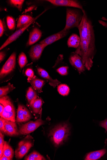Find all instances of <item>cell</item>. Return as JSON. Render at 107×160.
<instances>
[{
	"label": "cell",
	"instance_id": "6da1fadb",
	"mask_svg": "<svg viewBox=\"0 0 107 160\" xmlns=\"http://www.w3.org/2000/svg\"><path fill=\"white\" fill-rule=\"evenodd\" d=\"M82 11L83 15L78 28L80 42L75 52L82 57L86 69L90 70L93 65L96 52L94 32L92 23L85 11Z\"/></svg>",
	"mask_w": 107,
	"mask_h": 160
},
{
	"label": "cell",
	"instance_id": "7a4b0ae2",
	"mask_svg": "<svg viewBox=\"0 0 107 160\" xmlns=\"http://www.w3.org/2000/svg\"><path fill=\"white\" fill-rule=\"evenodd\" d=\"M71 127L67 122L57 124L51 129L48 138L54 146L58 148L67 141L70 135Z\"/></svg>",
	"mask_w": 107,
	"mask_h": 160
},
{
	"label": "cell",
	"instance_id": "3957f363",
	"mask_svg": "<svg viewBox=\"0 0 107 160\" xmlns=\"http://www.w3.org/2000/svg\"><path fill=\"white\" fill-rule=\"evenodd\" d=\"M83 15V11L80 9L67 8L66 10V24L64 30H69L74 28H78Z\"/></svg>",
	"mask_w": 107,
	"mask_h": 160
},
{
	"label": "cell",
	"instance_id": "277c9868",
	"mask_svg": "<svg viewBox=\"0 0 107 160\" xmlns=\"http://www.w3.org/2000/svg\"><path fill=\"white\" fill-rule=\"evenodd\" d=\"M0 103L4 107L3 112L1 117L13 122H16V111L10 98L7 96L1 98Z\"/></svg>",
	"mask_w": 107,
	"mask_h": 160
},
{
	"label": "cell",
	"instance_id": "5b68a950",
	"mask_svg": "<svg viewBox=\"0 0 107 160\" xmlns=\"http://www.w3.org/2000/svg\"><path fill=\"white\" fill-rule=\"evenodd\" d=\"M34 142L33 138L29 135L20 141L15 152L16 158L19 159L22 158L33 147Z\"/></svg>",
	"mask_w": 107,
	"mask_h": 160
},
{
	"label": "cell",
	"instance_id": "8992f818",
	"mask_svg": "<svg viewBox=\"0 0 107 160\" xmlns=\"http://www.w3.org/2000/svg\"><path fill=\"white\" fill-rule=\"evenodd\" d=\"M42 110H41L40 118L35 121H30L26 123L21 125L19 129V132L21 135H27L31 133L40 126L45 124V121H43L41 118Z\"/></svg>",
	"mask_w": 107,
	"mask_h": 160
},
{
	"label": "cell",
	"instance_id": "52a82bcc",
	"mask_svg": "<svg viewBox=\"0 0 107 160\" xmlns=\"http://www.w3.org/2000/svg\"><path fill=\"white\" fill-rule=\"evenodd\" d=\"M16 53L13 52L1 70L0 78L1 79L6 77L14 70L16 67Z\"/></svg>",
	"mask_w": 107,
	"mask_h": 160
},
{
	"label": "cell",
	"instance_id": "ba28073f",
	"mask_svg": "<svg viewBox=\"0 0 107 160\" xmlns=\"http://www.w3.org/2000/svg\"><path fill=\"white\" fill-rule=\"evenodd\" d=\"M48 2L53 5L59 7H70L84 10L80 2L75 0H47Z\"/></svg>",
	"mask_w": 107,
	"mask_h": 160
},
{
	"label": "cell",
	"instance_id": "9c48e42d",
	"mask_svg": "<svg viewBox=\"0 0 107 160\" xmlns=\"http://www.w3.org/2000/svg\"><path fill=\"white\" fill-rule=\"evenodd\" d=\"M103 148L100 150L91 152L85 156L84 160H103L107 158V139L105 141Z\"/></svg>",
	"mask_w": 107,
	"mask_h": 160
},
{
	"label": "cell",
	"instance_id": "30bf717a",
	"mask_svg": "<svg viewBox=\"0 0 107 160\" xmlns=\"http://www.w3.org/2000/svg\"><path fill=\"white\" fill-rule=\"evenodd\" d=\"M69 60L72 66L77 69L80 74L85 70L86 68L83 59L78 54L75 52L72 53Z\"/></svg>",
	"mask_w": 107,
	"mask_h": 160
},
{
	"label": "cell",
	"instance_id": "8fae6325",
	"mask_svg": "<svg viewBox=\"0 0 107 160\" xmlns=\"http://www.w3.org/2000/svg\"><path fill=\"white\" fill-rule=\"evenodd\" d=\"M32 118L31 113L24 106L19 104L17 111L16 122L19 123L29 121Z\"/></svg>",
	"mask_w": 107,
	"mask_h": 160
},
{
	"label": "cell",
	"instance_id": "7c38bea8",
	"mask_svg": "<svg viewBox=\"0 0 107 160\" xmlns=\"http://www.w3.org/2000/svg\"><path fill=\"white\" fill-rule=\"evenodd\" d=\"M69 32V30L65 31L63 29L62 31L42 40L40 42V43L43 44L45 47H46L55 42L64 38L67 35Z\"/></svg>",
	"mask_w": 107,
	"mask_h": 160
},
{
	"label": "cell",
	"instance_id": "4fadbf2b",
	"mask_svg": "<svg viewBox=\"0 0 107 160\" xmlns=\"http://www.w3.org/2000/svg\"><path fill=\"white\" fill-rule=\"evenodd\" d=\"M4 126L6 135L10 137L18 136L20 135L16 122L5 119Z\"/></svg>",
	"mask_w": 107,
	"mask_h": 160
},
{
	"label": "cell",
	"instance_id": "5bb4252c",
	"mask_svg": "<svg viewBox=\"0 0 107 160\" xmlns=\"http://www.w3.org/2000/svg\"><path fill=\"white\" fill-rule=\"evenodd\" d=\"M45 47L43 44H37L33 46L29 52L30 59L34 62L39 60Z\"/></svg>",
	"mask_w": 107,
	"mask_h": 160
},
{
	"label": "cell",
	"instance_id": "9a60e30c",
	"mask_svg": "<svg viewBox=\"0 0 107 160\" xmlns=\"http://www.w3.org/2000/svg\"><path fill=\"white\" fill-rule=\"evenodd\" d=\"M35 21L24 28L19 29L18 30L9 36L1 46V48H0V50H2L10 44V43L16 40L24 32L29 26L31 25Z\"/></svg>",
	"mask_w": 107,
	"mask_h": 160
},
{
	"label": "cell",
	"instance_id": "2e32d148",
	"mask_svg": "<svg viewBox=\"0 0 107 160\" xmlns=\"http://www.w3.org/2000/svg\"><path fill=\"white\" fill-rule=\"evenodd\" d=\"M37 71L39 75L47 80L49 82V84L55 88L61 83V82L57 79H53L50 76L48 72L44 69L38 67L37 68Z\"/></svg>",
	"mask_w": 107,
	"mask_h": 160
},
{
	"label": "cell",
	"instance_id": "e0dca14e",
	"mask_svg": "<svg viewBox=\"0 0 107 160\" xmlns=\"http://www.w3.org/2000/svg\"><path fill=\"white\" fill-rule=\"evenodd\" d=\"M42 35L41 31L37 28H35L29 33L27 46H29L35 44L41 38Z\"/></svg>",
	"mask_w": 107,
	"mask_h": 160
},
{
	"label": "cell",
	"instance_id": "ac0fdd59",
	"mask_svg": "<svg viewBox=\"0 0 107 160\" xmlns=\"http://www.w3.org/2000/svg\"><path fill=\"white\" fill-rule=\"evenodd\" d=\"M44 12L42 13H43ZM42 13L35 18H34L29 15H26V14H24V15L21 16L19 17L18 22L17 28L19 29L28 25L33 22L35 21L39 16L41 15Z\"/></svg>",
	"mask_w": 107,
	"mask_h": 160
},
{
	"label": "cell",
	"instance_id": "d6986e66",
	"mask_svg": "<svg viewBox=\"0 0 107 160\" xmlns=\"http://www.w3.org/2000/svg\"><path fill=\"white\" fill-rule=\"evenodd\" d=\"M28 82L31 84L33 88L39 93L42 92V89L43 86L45 81L35 77L33 78H28Z\"/></svg>",
	"mask_w": 107,
	"mask_h": 160
},
{
	"label": "cell",
	"instance_id": "ffe728a7",
	"mask_svg": "<svg viewBox=\"0 0 107 160\" xmlns=\"http://www.w3.org/2000/svg\"><path fill=\"white\" fill-rule=\"evenodd\" d=\"M80 42V37L77 34H72L67 41V45L69 48H77Z\"/></svg>",
	"mask_w": 107,
	"mask_h": 160
},
{
	"label": "cell",
	"instance_id": "44dd1931",
	"mask_svg": "<svg viewBox=\"0 0 107 160\" xmlns=\"http://www.w3.org/2000/svg\"><path fill=\"white\" fill-rule=\"evenodd\" d=\"M42 104L41 99L37 98L29 106L35 113L38 114L40 112Z\"/></svg>",
	"mask_w": 107,
	"mask_h": 160
},
{
	"label": "cell",
	"instance_id": "7402d4cb",
	"mask_svg": "<svg viewBox=\"0 0 107 160\" xmlns=\"http://www.w3.org/2000/svg\"><path fill=\"white\" fill-rule=\"evenodd\" d=\"M3 154L12 160L14 155L13 149L8 142H5L3 149Z\"/></svg>",
	"mask_w": 107,
	"mask_h": 160
},
{
	"label": "cell",
	"instance_id": "603a6c76",
	"mask_svg": "<svg viewBox=\"0 0 107 160\" xmlns=\"http://www.w3.org/2000/svg\"><path fill=\"white\" fill-rule=\"evenodd\" d=\"M35 90L30 87L29 88L26 94L28 102L30 105L37 98V95Z\"/></svg>",
	"mask_w": 107,
	"mask_h": 160
},
{
	"label": "cell",
	"instance_id": "cb8c5ba5",
	"mask_svg": "<svg viewBox=\"0 0 107 160\" xmlns=\"http://www.w3.org/2000/svg\"><path fill=\"white\" fill-rule=\"evenodd\" d=\"M14 89L15 87L10 83L5 86L1 87L0 88V97L2 98L6 96Z\"/></svg>",
	"mask_w": 107,
	"mask_h": 160
},
{
	"label": "cell",
	"instance_id": "d4e9b609",
	"mask_svg": "<svg viewBox=\"0 0 107 160\" xmlns=\"http://www.w3.org/2000/svg\"><path fill=\"white\" fill-rule=\"evenodd\" d=\"M57 91L60 95L65 96L68 95L70 92V89L67 85L62 84L58 85Z\"/></svg>",
	"mask_w": 107,
	"mask_h": 160
},
{
	"label": "cell",
	"instance_id": "484cf974",
	"mask_svg": "<svg viewBox=\"0 0 107 160\" xmlns=\"http://www.w3.org/2000/svg\"><path fill=\"white\" fill-rule=\"evenodd\" d=\"M25 160H45V158L36 151H34L24 158Z\"/></svg>",
	"mask_w": 107,
	"mask_h": 160
},
{
	"label": "cell",
	"instance_id": "4316f807",
	"mask_svg": "<svg viewBox=\"0 0 107 160\" xmlns=\"http://www.w3.org/2000/svg\"><path fill=\"white\" fill-rule=\"evenodd\" d=\"M28 62L27 57L23 52L20 53L18 58L19 65L21 69L24 68Z\"/></svg>",
	"mask_w": 107,
	"mask_h": 160
},
{
	"label": "cell",
	"instance_id": "83f0119b",
	"mask_svg": "<svg viewBox=\"0 0 107 160\" xmlns=\"http://www.w3.org/2000/svg\"><path fill=\"white\" fill-rule=\"evenodd\" d=\"M24 2V0H10L8 1L11 6L17 8L20 11L22 10Z\"/></svg>",
	"mask_w": 107,
	"mask_h": 160
},
{
	"label": "cell",
	"instance_id": "f1b7e54d",
	"mask_svg": "<svg viewBox=\"0 0 107 160\" xmlns=\"http://www.w3.org/2000/svg\"><path fill=\"white\" fill-rule=\"evenodd\" d=\"M7 23L9 30L13 31L16 26V21L12 17L8 16L7 18Z\"/></svg>",
	"mask_w": 107,
	"mask_h": 160
},
{
	"label": "cell",
	"instance_id": "f546056e",
	"mask_svg": "<svg viewBox=\"0 0 107 160\" xmlns=\"http://www.w3.org/2000/svg\"><path fill=\"white\" fill-rule=\"evenodd\" d=\"M69 67L68 66H62L56 69V71L60 75L67 76L68 74V70Z\"/></svg>",
	"mask_w": 107,
	"mask_h": 160
},
{
	"label": "cell",
	"instance_id": "4dcf8cb0",
	"mask_svg": "<svg viewBox=\"0 0 107 160\" xmlns=\"http://www.w3.org/2000/svg\"><path fill=\"white\" fill-rule=\"evenodd\" d=\"M25 75L28 78H33L35 77L33 70L30 68H28L25 72Z\"/></svg>",
	"mask_w": 107,
	"mask_h": 160
},
{
	"label": "cell",
	"instance_id": "1f68e13d",
	"mask_svg": "<svg viewBox=\"0 0 107 160\" xmlns=\"http://www.w3.org/2000/svg\"><path fill=\"white\" fill-rule=\"evenodd\" d=\"M5 119L1 117L0 118V130L1 132L4 134H5L6 131L4 126Z\"/></svg>",
	"mask_w": 107,
	"mask_h": 160
},
{
	"label": "cell",
	"instance_id": "d6a6232c",
	"mask_svg": "<svg viewBox=\"0 0 107 160\" xmlns=\"http://www.w3.org/2000/svg\"><path fill=\"white\" fill-rule=\"evenodd\" d=\"M5 30V24L3 21L0 20V37H1L3 35Z\"/></svg>",
	"mask_w": 107,
	"mask_h": 160
},
{
	"label": "cell",
	"instance_id": "836d02e7",
	"mask_svg": "<svg viewBox=\"0 0 107 160\" xmlns=\"http://www.w3.org/2000/svg\"><path fill=\"white\" fill-rule=\"evenodd\" d=\"M99 126L105 129L107 133V118L99 123Z\"/></svg>",
	"mask_w": 107,
	"mask_h": 160
},
{
	"label": "cell",
	"instance_id": "e575fe53",
	"mask_svg": "<svg viewBox=\"0 0 107 160\" xmlns=\"http://www.w3.org/2000/svg\"><path fill=\"white\" fill-rule=\"evenodd\" d=\"M1 132H0V148H3L5 141L4 136Z\"/></svg>",
	"mask_w": 107,
	"mask_h": 160
},
{
	"label": "cell",
	"instance_id": "d590c367",
	"mask_svg": "<svg viewBox=\"0 0 107 160\" xmlns=\"http://www.w3.org/2000/svg\"><path fill=\"white\" fill-rule=\"evenodd\" d=\"M6 54L3 51L0 52V62H2L4 59Z\"/></svg>",
	"mask_w": 107,
	"mask_h": 160
},
{
	"label": "cell",
	"instance_id": "8d00e7d4",
	"mask_svg": "<svg viewBox=\"0 0 107 160\" xmlns=\"http://www.w3.org/2000/svg\"><path fill=\"white\" fill-rule=\"evenodd\" d=\"M4 107L2 104H0V116H1L3 115L4 110Z\"/></svg>",
	"mask_w": 107,
	"mask_h": 160
},
{
	"label": "cell",
	"instance_id": "74e56055",
	"mask_svg": "<svg viewBox=\"0 0 107 160\" xmlns=\"http://www.w3.org/2000/svg\"><path fill=\"white\" fill-rule=\"evenodd\" d=\"M0 160H12L10 158L3 155V156L0 157Z\"/></svg>",
	"mask_w": 107,
	"mask_h": 160
}]
</instances>
